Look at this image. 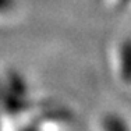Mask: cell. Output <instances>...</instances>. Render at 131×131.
Returning a JSON list of instances; mask_svg holds the SVG:
<instances>
[{
    "label": "cell",
    "mask_w": 131,
    "mask_h": 131,
    "mask_svg": "<svg viewBox=\"0 0 131 131\" xmlns=\"http://www.w3.org/2000/svg\"><path fill=\"white\" fill-rule=\"evenodd\" d=\"M103 127H105V131H128L127 128V124L121 120L120 117L114 116H107L103 120Z\"/></svg>",
    "instance_id": "cell-2"
},
{
    "label": "cell",
    "mask_w": 131,
    "mask_h": 131,
    "mask_svg": "<svg viewBox=\"0 0 131 131\" xmlns=\"http://www.w3.org/2000/svg\"><path fill=\"white\" fill-rule=\"evenodd\" d=\"M118 67L126 82H131V39H126L118 46Z\"/></svg>",
    "instance_id": "cell-1"
},
{
    "label": "cell",
    "mask_w": 131,
    "mask_h": 131,
    "mask_svg": "<svg viewBox=\"0 0 131 131\" xmlns=\"http://www.w3.org/2000/svg\"><path fill=\"white\" fill-rule=\"evenodd\" d=\"M13 0H0V13H6L13 7Z\"/></svg>",
    "instance_id": "cell-3"
}]
</instances>
